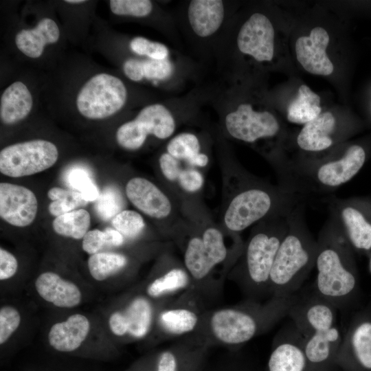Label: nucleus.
I'll return each instance as SVG.
<instances>
[{
    "mask_svg": "<svg viewBox=\"0 0 371 371\" xmlns=\"http://www.w3.org/2000/svg\"><path fill=\"white\" fill-rule=\"evenodd\" d=\"M317 241L315 292L337 309L348 302L357 289L352 247L330 215L321 229Z\"/></svg>",
    "mask_w": 371,
    "mask_h": 371,
    "instance_id": "1",
    "label": "nucleus"
},
{
    "mask_svg": "<svg viewBox=\"0 0 371 371\" xmlns=\"http://www.w3.org/2000/svg\"><path fill=\"white\" fill-rule=\"evenodd\" d=\"M305 201L289 216L287 231L276 256L269 279V295L275 297L294 295L315 265L317 241L304 218Z\"/></svg>",
    "mask_w": 371,
    "mask_h": 371,
    "instance_id": "2",
    "label": "nucleus"
},
{
    "mask_svg": "<svg viewBox=\"0 0 371 371\" xmlns=\"http://www.w3.org/2000/svg\"><path fill=\"white\" fill-rule=\"evenodd\" d=\"M366 159L363 148L353 144L337 153L289 161L285 188L304 198L312 194H329L350 181Z\"/></svg>",
    "mask_w": 371,
    "mask_h": 371,
    "instance_id": "3",
    "label": "nucleus"
},
{
    "mask_svg": "<svg viewBox=\"0 0 371 371\" xmlns=\"http://www.w3.org/2000/svg\"><path fill=\"white\" fill-rule=\"evenodd\" d=\"M297 293L283 297H271L265 304L253 301L212 313L209 326L212 336L225 344H243L269 330L289 315Z\"/></svg>",
    "mask_w": 371,
    "mask_h": 371,
    "instance_id": "4",
    "label": "nucleus"
},
{
    "mask_svg": "<svg viewBox=\"0 0 371 371\" xmlns=\"http://www.w3.org/2000/svg\"><path fill=\"white\" fill-rule=\"evenodd\" d=\"M337 308L315 293L297 297L289 313L303 341L305 355L311 365H320L337 355L343 335L337 325Z\"/></svg>",
    "mask_w": 371,
    "mask_h": 371,
    "instance_id": "5",
    "label": "nucleus"
},
{
    "mask_svg": "<svg viewBox=\"0 0 371 371\" xmlns=\"http://www.w3.org/2000/svg\"><path fill=\"white\" fill-rule=\"evenodd\" d=\"M293 210L267 218L250 236L245 250L243 271V284L249 293L269 295L271 271Z\"/></svg>",
    "mask_w": 371,
    "mask_h": 371,
    "instance_id": "6",
    "label": "nucleus"
},
{
    "mask_svg": "<svg viewBox=\"0 0 371 371\" xmlns=\"http://www.w3.org/2000/svg\"><path fill=\"white\" fill-rule=\"evenodd\" d=\"M127 90L123 82L109 74L91 78L80 90L76 106L80 113L91 120L113 115L125 104Z\"/></svg>",
    "mask_w": 371,
    "mask_h": 371,
    "instance_id": "7",
    "label": "nucleus"
},
{
    "mask_svg": "<svg viewBox=\"0 0 371 371\" xmlns=\"http://www.w3.org/2000/svg\"><path fill=\"white\" fill-rule=\"evenodd\" d=\"M58 158L52 142L34 139L8 146L0 152V172L10 177L32 175L52 167Z\"/></svg>",
    "mask_w": 371,
    "mask_h": 371,
    "instance_id": "8",
    "label": "nucleus"
},
{
    "mask_svg": "<svg viewBox=\"0 0 371 371\" xmlns=\"http://www.w3.org/2000/svg\"><path fill=\"white\" fill-rule=\"evenodd\" d=\"M175 129L170 111L162 104H153L143 108L134 120L121 125L116 139L122 148L134 150L142 147L148 135L164 139L171 136Z\"/></svg>",
    "mask_w": 371,
    "mask_h": 371,
    "instance_id": "9",
    "label": "nucleus"
},
{
    "mask_svg": "<svg viewBox=\"0 0 371 371\" xmlns=\"http://www.w3.org/2000/svg\"><path fill=\"white\" fill-rule=\"evenodd\" d=\"M329 215L337 221L351 247L359 251L371 249V221L364 205L333 195L323 199Z\"/></svg>",
    "mask_w": 371,
    "mask_h": 371,
    "instance_id": "10",
    "label": "nucleus"
},
{
    "mask_svg": "<svg viewBox=\"0 0 371 371\" xmlns=\"http://www.w3.org/2000/svg\"><path fill=\"white\" fill-rule=\"evenodd\" d=\"M227 253L222 233L207 228L202 237L195 236L188 241L184 254L186 271L192 279L202 280L226 259Z\"/></svg>",
    "mask_w": 371,
    "mask_h": 371,
    "instance_id": "11",
    "label": "nucleus"
},
{
    "mask_svg": "<svg viewBox=\"0 0 371 371\" xmlns=\"http://www.w3.org/2000/svg\"><path fill=\"white\" fill-rule=\"evenodd\" d=\"M225 127L234 138L247 143L276 137L280 125L269 111H256L249 104H240L225 117Z\"/></svg>",
    "mask_w": 371,
    "mask_h": 371,
    "instance_id": "12",
    "label": "nucleus"
},
{
    "mask_svg": "<svg viewBox=\"0 0 371 371\" xmlns=\"http://www.w3.org/2000/svg\"><path fill=\"white\" fill-rule=\"evenodd\" d=\"M268 361L269 371H306L309 364L301 335L291 322L276 335Z\"/></svg>",
    "mask_w": 371,
    "mask_h": 371,
    "instance_id": "13",
    "label": "nucleus"
},
{
    "mask_svg": "<svg viewBox=\"0 0 371 371\" xmlns=\"http://www.w3.org/2000/svg\"><path fill=\"white\" fill-rule=\"evenodd\" d=\"M239 50L258 61H270L274 54V29L270 20L261 13L253 14L238 34Z\"/></svg>",
    "mask_w": 371,
    "mask_h": 371,
    "instance_id": "14",
    "label": "nucleus"
},
{
    "mask_svg": "<svg viewBox=\"0 0 371 371\" xmlns=\"http://www.w3.org/2000/svg\"><path fill=\"white\" fill-rule=\"evenodd\" d=\"M38 201L30 189L10 183H0V216L16 227H26L35 219Z\"/></svg>",
    "mask_w": 371,
    "mask_h": 371,
    "instance_id": "15",
    "label": "nucleus"
},
{
    "mask_svg": "<svg viewBox=\"0 0 371 371\" xmlns=\"http://www.w3.org/2000/svg\"><path fill=\"white\" fill-rule=\"evenodd\" d=\"M153 319L151 303L144 297H136L121 310L113 312L109 318V326L116 336L128 335L141 339L150 330Z\"/></svg>",
    "mask_w": 371,
    "mask_h": 371,
    "instance_id": "16",
    "label": "nucleus"
},
{
    "mask_svg": "<svg viewBox=\"0 0 371 371\" xmlns=\"http://www.w3.org/2000/svg\"><path fill=\"white\" fill-rule=\"evenodd\" d=\"M328 43V34L321 27L313 28L309 36L297 39L296 58L305 70L322 76L333 73V65L326 53Z\"/></svg>",
    "mask_w": 371,
    "mask_h": 371,
    "instance_id": "17",
    "label": "nucleus"
},
{
    "mask_svg": "<svg viewBox=\"0 0 371 371\" xmlns=\"http://www.w3.org/2000/svg\"><path fill=\"white\" fill-rule=\"evenodd\" d=\"M125 191L133 205L150 217L164 218L171 212L172 205L169 199L146 179L135 177L130 179Z\"/></svg>",
    "mask_w": 371,
    "mask_h": 371,
    "instance_id": "18",
    "label": "nucleus"
},
{
    "mask_svg": "<svg viewBox=\"0 0 371 371\" xmlns=\"http://www.w3.org/2000/svg\"><path fill=\"white\" fill-rule=\"evenodd\" d=\"M337 131L336 118L327 111L304 124L295 142L302 150L318 153L330 149L335 144Z\"/></svg>",
    "mask_w": 371,
    "mask_h": 371,
    "instance_id": "19",
    "label": "nucleus"
},
{
    "mask_svg": "<svg viewBox=\"0 0 371 371\" xmlns=\"http://www.w3.org/2000/svg\"><path fill=\"white\" fill-rule=\"evenodd\" d=\"M35 289L43 300L59 308H74L82 300L78 286L53 271L41 273L35 280Z\"/></svg>",
    "mask_w": 371,
    "mask_h": 371,
    "instance_id": "20",
    "label": "nucleus"
},
{
    "mask_svg": "<svg viewBox=\"0 0 371 371\" xmlns=\"http://www.w3.org/2000/svg\"><path fill=\"white\" fill-rule=\"evenodd\" d=\"M352 355L363 368L371 370V318H355L343 336L338 357Z\"/></svg>",
    "mask_w": 371,
    "mask_h": 371,
    "instance_id": "21",
    "label": "nucleus"
},
{
    "mask_svg": "<svg viewBox=\"0 0 371 371\" xmlns=\"http://www.w3.org/2000/svg\"><path fill=\"white\" fill-rule=\"evenodd\" d=\"M90 327V322L85 315H71L65 320L52 326L47 335L48 342L57 351H74L85 341Z\"/></svg>",
    "mask_w": 371,
    "mask_h": 371,
    "instance_id": "22",
    "label": "nucleus"
},
{
    "mask_svg": "<svg viewBox=\"0 0 371 371\" xmlns=\"http://www.w3.org/2000/svg\"><path fill=\"white\" fill-rule=\"evenodd\" d=\"M190 25L199 36L207 37L214 34L224 19V5L221 0H193L188 10Z\"/></svg>",
    "mask_w": 371,
    "mask_h": 371,
    "instance_id": "23",
    "label": "nucleus"
},
{
    "mask_svg": "<svg viewBox=\"0 0 371 371\" xmlns=\"http://www.w3.org/2000/svg\"><path fill=\"white\" fill-rule=\"evenodd\" d=\"M60 30L55 21L44 18L36 26L30 30H22L15 37L17 48L28 57L36 58L43 54L45 45L56 43Z\"/></svg>",
    "mask_w": 371,
    "mask_h": 371,
    "instance_id": "24",
    "label": "nucleus"
},
{
    "mask_svg": "<svg viewBox=\"0 0 371 371\" xmlns=\"http://www.w3.org/2000/svg\"><path fill=\"white\" fill-rule=\"evenodd\" d=\"M32 104V97L27 86L20 81L13 82L1 96V122L12 124L23 120L31 111Z\"/></svg>",
    "mask_w": 371,
    "mask_h": 371,
    "instance_id": "25",
    "label": "nucleus"
},
{
    "mask_svg": "<svg viewBox=\"0 0 371 371\" xmlns=\"http://www.w3.org/2000/svg\"><path fill=\"white\" fill-rule=\"evenodd\" d=\"M123 71L127 78L135 82L140 81L144 78L150 80H165L172 74L173 66L168 58L164 60L129 58L124 62Z\"/></svg>",
    "mask_w": 371,
    "mask_h": 371,
    "instance_id": "26",
    "label": "nucleus"
},
{
    "mask_svg": "<svg viewBox=\"0 0 371 371\" xmlns=\"http://www.w3.org/2000/svg\"><path fill=\"white\" fill-rule=\"evenodd\" d=\"M319 104V96L306 85H302L297 98L288 108L287 120L294 124L304 125L321 114Z\"/></svg>",
    "mask_w": 371,
    "mask_h": 371,
    "instance_id": "27",
    "label": "nucleus"
},
{
    "mask_svg": "<svg viewBox=\"0 0 371 371\" xmlns=\"http://www.w3.org/2000/svg\"><path fill=\"white\" fill-rule=\"evenodd\" d=\"M199 317L195 311L186 306L171 307L159 316L161 328L168 335H181L191 333L197 326Z\"/></svg>",
    "mask_w": 371,
    "mask_h": 371,
    "instance_id": "28",
    "label": "nucleus"
},
{
    "mask_svg": "<svg viewBox=\"0 0 371 371\" xmlns=\"http://www.w3.org/2000/svg\"><path fill=\"white\" fill-rule=\"evenodd\" d=\"M90 223L89 213L85 209H78L56 217L52 227L60 236L79 240L87 233Z\"/></svg>",
    "mask_w": 371,
    "mask_h": 371,
    "instance_id": "29",
    "label": "nucleus"
},
{
    "mask_svg": "<svg viewBox=\"0 0 371 371\" xmlns=\"http://www.w3.org/2000/svg\"><path fill=\"white\" fill-rule=\"evenodd\" d=\"M190 284V276L181 268H172L153 280L146 287L147 295L157 298L186 289Z\"/></svg>",
    "mask_w": 371,
    "mask_h": 371,
    "instance_id": "30",
    "label": "nucleus"
},
{
    "mask_svg": "<svg viewBox=\"0 0 371 371\" xmlns=\"http://www.w3.org/2000/svg\"><path fill=\"white\" fill-rule=\"evenodd\" d=\"M126 264L127 258L123 254L98 252L89 258L88 269L93 279L102 281L120 271Z\"/></svg>",
    "mask_w": 371,
    "mask_h": 371,
    "instance_id": "31",
    "label": "nucleus"
},
{
    "mask_svg": "<svg viewBox=\"0 0 371 371\" xmlns=\"http://www.w3.org/2000/svg\"><path fill=\"white\" fill-rule=\"evenodd\" d=\"M47 196L52 200L48 211L56 217L76 210L88 203L79 192L59 187L50 188L47 192Z\"/></svg>",
    "mask_w": 371,
    "mask_h": 371,
    "instance_id": "32",
    "label": "nucleus"
},
{
    "mask_svg": "<svg viewBox=\"0 0 371 371\" xmlns=\"http://www.w3.org/2000/svg\"><path fill=\"white\" fill-rule=\"evenodd\" d=\"M167 153L177 159L186 161L199 153L200 143L197 137L190 133H183L174 137L167 145Z\"/></svg>",
    "mask_w": 371,
    "mask_h": 371,
    "instance_id": "33",
    "label": "nucleus"
},
{
    "mask_svg": "<svg viewBox=\"0 0 371 371\" xmlns=\"http://www.w3.org/2000/svg\"><path fill=\"white\" fill-rule=\"evenodd\" d=\"M124 205L122 197L113 187H106L95 201V212L100 218L107 221L121 212Z\"/></svg>",
    "mask_w": 371,
    "mask_h": 371,
    "instance_id": "34",
    "label": "nucleus"
},
{
    "mask_svg": "<svg viewBox=\"0 0 371 371\" xmlns=\"http://www.w3.org/2000/svg\"><path fill=\"white\" fill-rule=\"evenodd\" d=\"M112 225L124 236L134 238L143 230L145 223L138 212L125 210L121 211L113 218Z\"/></svg>",
    "mask_w": 371,
    "mask_h": 371,
    "instance_id": "35",
    "label": "nucleus"
},
{
    "mask_svg": "<svg viewBox=\"0 0 371 371\" xmlns=\"http://www.w3.org/2000/svg\"><path fill=\"white\" fill-rule=\"evenodd\" d=\"M109 3L111 12L117 15L144 17L153 10L149 0H111Z\"/></svg>",
    "mask_w": 371,
    "mask_h": 371,
    "instance_id": "36",
    "label": "nucleus"
},
{
    "mask_svg": "<svg viewBox=\"0 0 371 371\" xmlns=\"http://www.w3.org/2000/svg\"><path fill=\"white\" fill-rule=\"evenodd\" d=\"M69 184L88 202L95 201L100 196L98 187L82 169L72 170L68 177Z\"/></svg>",
    "mask_w": 371,
    "mask_h": 371,
    "instance_id": "37",
    "label": "nucleus"
},
{
    "mask_svg": "<svg viewBox=\"0 0 371 371\" xmlns=\"http://www.w3.org/2000/svg\"><path fill=\"white\" fill-rule=\"evenodd\" d=\"M130 48L135 54L146 56L150 59L164 60L167 58L169 51L160 43L151 41L142 36H136L130 42Z\"/></svg>",
    "mask_w": 371,
    "mask_h": 371,
    "instance_id": "38",
    "label": "nucleus"
},
{
    "mask_svg": "<svg viewBox=\"0 0 371 371\" xmlns=\"http://www.w3.org/2000/svg\"><path fill=\"white\" fill-rule=\"evenodd\" d=\"M21 315L12 306H3L0 308V344L6 343L19 327Z\"/></svg>",
    "mask_w": 371,
    "mask_h": 371,
    "instance_id": "39",
    "label": "nucleus"
},
{
    "mask_svg": "<svg viewBox=\"0 0 371 371\" xmlns=\"http://www.w3.org/2000/svg\"><path fill=\"white\" fill-rule=\"evenodd\" d=\"M106 246H109V242L104 230H89L82 238V249L89 255L100 252Z\"/></svg>",
    "mask_w": 371,
    "mask_h": 371,
    "instance_id": "40",
    "label": "nucleus"
},
{
    "mask_svg": "<svg viewBox=\"0 0 371 371\" xmlns=\"http://www.w3.org/2000/svg\"><path fill=\"white\" fill-rule=\"evenodd\" d=\"M178 180L183 189L189 192L198 191L203 184L202 175L195 169L181 170Z\"/></svg>",
    "mask_w": 371,
    "mask_h": 371,
    "instance_id": "41",
    "label": "nucleus"
},
{
    "mask_svg": "<svg viewBox=\"0 0 371 371\" xmlns=\"http://www.w3.org/2000/svg\"><path fill=\"white\" fill-rule=\"evenodd\" d=\"M18 269V261L16 257L1 247L0 249V280H5L15 275Z\"/></svg>",
    "mask_w": 371,
    "mask_h": 371,
    "instance_id": "42",
    "label": "nucleus"
},
{
    "mask_svg": "<svg viewBox=\"0 0 371 371\" xmlns=\"http://www.w3.org/2000/svg\"><path fill=\"white\" fill-rule=\"evenodd\" d=\"M159 166L164 176L169 181L179 179L181 170L178 159L168 153H163L159 157Z\"/></svg>",
    "mask_w": 371,
    "mask_h": 371,
    "instance_id": "43",
    "label": "nucleus"
},
{
    "mask_svg": "<svg viewBox=\"0 0 371 371\" xmlns=\"http://www.w3.org/2000/svg\"><path fill=\"white\" fill-rule=\"evenodd\" d=\"M157 371H177V361L172 352L165 351L161 355Z\"/></svg>",
    "mask_w": 371,
    "mask_h": 371,
    "instance_id": "44",
    "label": "nucleus"
},
{
    "mask_svg": "<svg viewBox=\"0 0 371 371\" xmlns=\"http://www.w3.org/2000/svg\"><path fill=\"white\" fill-rule=\"evenodd\" d=\"M191 165L204 167L208 163V157L203 153H198L187 161Z\"/></svg>",
    "mask_w": 371,
    "mask_h": 371,
    "instance_id": "45",
    "label": "nucleus"
},
{
    "mask_svg": "<svg viewBox=\"0 0 371 371\" xmlns=\"http://www.w3.org/2000/svg\"><path fill=\"white\" fill-rule=\"evenodd\" d=\"M65 1L69 3H74V4L82 3L86 2V1L85 0H66Z\"/></svg>",
    "mask_w": 371,
    "mask_h": 371,
    "instance_id": "46",
    "label": "nucleus"
},
{
    "mask_svg": "<svg viewBox=\"0 0 371 371\" xmlns=\"http://www.w3.org/2000/svg\"><path fill=\"white\" fill-rule=\"evenodd\" d=\"M369 271L371 273V256L369 261Z\"/></svg>",
    "mask_w": 371,
    "mask_h": 371,
    "instance_id": "47",
    "label": "nucleus"
}]
</instances>
